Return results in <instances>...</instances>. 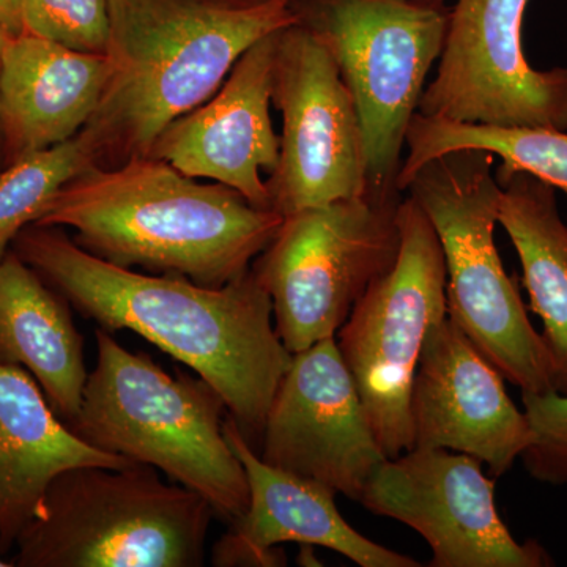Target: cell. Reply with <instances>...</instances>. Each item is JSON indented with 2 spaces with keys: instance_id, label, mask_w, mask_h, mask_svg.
Instances as JSON below:
<instances>
[{
  "instance_id": "obj_3",
  "label": "cell",
  "mask_w": 567,
  "mask_h": 567,
  "mask_svg": "<svg viewBox=\"0 0 567 567\" xmlns=\"http://www.w3.org/2000/svg\"><path fill=\"white\" fill-rule=\"evenodd\" d=\"M297 22L295 0H110V81L82 130L99 166L148 156L171 123L218 92L252 44Z\"/></svg>"
},
{
  "instance_id": "obj_22",
  "label": "cell",
  "mask_w": 567,
  "mask_h": 567,
  "mask_svg": "<svg viewBox=\"0 0 567 567\" xmlns=\"http://www.w3.org/2000/svg\"><path fill=\"white\" fill-rule=\"evenodd\" d=\"M92 164H99L95 145L81 132L0 171V262L18 234L35 223L52 197Z\"/></svg>"
},
{
  "instance_id": "obj_1",
  "label": "cell",
  "mask_w": 567,
  "mask_h": 567,
  "mask_svg": "<svg viewBox=\"0 0 567 567\" xmlns=\"http://www.w3.org/2000/svg\"><path fill=\"white\" fill-rule=\"evenodd\" d=\"M11 251L85 319L147 339L210 383L251 445L292 353L276 333L274 303L252 270L205 287L178 275L141 274L82 249L62 227H24Z\"/></svg>"
},
{
  "instance_id": "obj_29",
  "label": "cell",
  "mask_w": 567,
  "mask_h": 567,
  "mask_svg": "<svg viewBox=\"0 0 567 567\" xmlns=\"http://www.w3.org/2000/svg\"><path fill=\"white\" fill-rule=\"evenodd\" d=\"M0 167H3V153H2V148H0ZM2 171V169H0Z\"/></svg>"
},
{
  "instance_id": "obj_12",
  "label": "cell",
  "mask_w": 567,
  "mask_h": 567,
  "mask_svg": "<svg viewBox=\"0 0 567 567\" xmlns=\"http://www.w3.org/2000/svg\"><path fill=\"white\" fill-rule=\"evenodd\" d=\"M360 503L420 533L432 550L431 567L554 566L539 543L511 535L496 509L495 481L468 454L412 447L386 458Z\"/></svg>"
},
{
  "instance_id": "obj_6",
  "label": "cell",
  "mask_w": 567,
  "mask_h": 567,
  "mask_svg": "<svg viewBox=\"0 0 567 567\" xmlns=\"http://www.w3.org/2000/svg\"><path fill=\"white\" fill-rule=\"evenodd\" d=\"M495 156L457 151L424 164L409 194L434 226L445 256L446 312L522 393L555 390L550 358L495 245L502 186Z\"/></svg>"
},
{
  "instance_id": "obj_24",
  "label": "cell",
  "mask_w": 567,
  "mask_h": 567,
  "mask_svg": "<svg viewBox=\"0 0 567 567\" xmlns=\"http://www.w3.org/2000/svg\"><path fill=\"white\" fill-rule=\"evenodd\" d=\"M532 443L522 462L533 480L550 486L567 484V393H522Z\"/></svg>"
},
{
  "instance_id": "obj_23",
  "label": "cell",
  "mask_w": 567,
  "mask_h": 567,
  "mask_svg": "<svg viewBox=\"0 0 567 567\" xmlns=\"http://www.w3.org/2000/svg\"><path fill=\"white\" fill-rule=\"evenodd\" d=\"M24 32L73 50L104 54L110 0H24Z\"/></svg>"
},
{
  "instance_id": "obj_13",
  "label": "cell",
  "mask_w": 567,
  "mask_h": 567,
  "mask_svg": "<svg viewBox=\"0 0 567 567\" xmlns=\"http://www.w3.org/2000/svg\"><path fill=\"white\" fill-rule=\"evenodd\" d=\"M259 456L361 502L386 461L333 338L293 353L265 417Z\"/></svg>"
},
{
  "instance_id": "obj_20",
  "label": "cell",
  "mask_w": 567,
  "mask_h": 567,
  "mask_svg": "<svg viewBox=\"0 0 567 567\" xmlns=\"http://www.w3.org/2000/svg\"><path fill=\"white\" fill-rule=\"evenodd\" d=\"M498 224L509 235L522 265L529 309L543 320V338L555 390L567 393V224L557 194L525 173L499 174Z\"/></svg>"
},
{
  "instance_id": "obj_26",
  "label": "cell",
  "mask_w": 567,
  "mask_h": 567,
  "mask_svg": "<svg viewBox=\"0 0 567 567\" xmlns=\"http://www.w3.org/2000/svg\"><path fill=\"white\" fill-rule=\"evenodd\" d=\"M205 2L218 3V6L226 7H251L268 2V0H205Z\"/></svg>"
},
{
  "instance_id": "obj_17",
  "label": "cell",
  "mask_w": 567,
  "mask_h": 567,
  "mask_svg": "<svg viewBox=\"0 0 567 567\" xmlns=\"http://www.w3.org/2000/svg\"><path fill=\"white\" fill-rule=\"evenodd\" d=\"M110 74L106 54L28 32L10 35L0 59L3 167L81 133L99 110Z\"/></svg>"
},
{
  "instance_id": "obj_7",
  "label": "cell",
  "mask_w": 567,
  "mask_h": 567,
  "mask_svg": "<svg viewBox=\"0 0 567 567\" xmlns=\"http://www.w3.org/2000/svg\"><path fill=\"white\" fill-rule=\"evenodd\" d=\"M401 194L363 196L286 216L251 270L290 353L333 338L401 248Z\"/></svg>"
},
{
  "instance_id": "obj_8",
  "label": "cell",
  "mask_w": 567,
  "mask_h": 567,
  "mask_svg": "<svg viewBox=\"0 0 567 567\" xmlns=\"http://www.w3.org/2000/svg\"><path fill=\"white\" fill-rule=\"evenodd\" d=\"M298 14L333 55L357 104L368 193L402 194L395 181L406 132L442 54L450 11L429 0H316Z\"/></svg>"
},
{
  "instance_id": "obj_19",
  "label": "cell",
  "mask_w": 567,
  "mask_h": 567,
  "mask_svg": "<svg viewBox=\"0 0 567 567\" xmlns=\"http://www.w3.org/2000/svg\"><path fill=\"white\" fill-rule=\"evenodd\" d=\"M0 364L25 369L63 423L80 413L89 372L70 301L11 249L0 262Z\"/></svg>"
},
{
  "instance_id": "obj_28",
  "label": "cell",
  "mask_w": 567,
  "mask_h": 567,
  "mask_svg": "<svg viewBox=\"0 0 567 567\" xmlns=\"http://www.w3.org/2000/svg\"><path fill=\"white\" fill-rule=\"evenodd\" d=\"M13 566V563L7 561V559H3V557H0V567H10Z\"/></svg>"
},
{
  "instance_id": "obj_14",
  "label": "cell",
  "mask_w": 567,
  "mask_h": 567,
  "mask_svg": "<svg viewBox=\"0 0 567 567\" xmlns=\"http://www.w3.org/2000/svg\"><path fill=\"white\" fill-rule=\"evenodd\" d=\"M499 374L453 320L429 331L410 393L413 447H442L506 475L532 443L525 412Z\"/></svg>"
},
{
  "instance_id": "obj_2",
  "label": "cell",
  "mask_w": 567,
  "mask_h": 567,
  "mask_svg": "<svg viewBox=\"0 0 567 567\" xmlns=\"http://www.w3.org/2000/svg\"><path fill=\"white\" fill-rule=\"evenodd\" d=\"M282 221L229 186L137 156L117 166L92 164L33 224L73 229L82 249L118 267L219 289L251 270Z\"/></svg>"
},
{
  "instance_id": "obj_10",
  "label": "cell",
  "mask_w": 567,
  "mask_h": 567,
  "mask_svg": "<svg viewBox=\"0 0 567 567\" xmlns=\"http://www.w3.org/2000/svg\"><path fill=\"white\" fill-rule=\"evenodd\" d=\"M271 102L281 147L267 188L282 218L368 193L363 128L352 93L322 40L303 22L278 32Z\"/></svg>"
},
{
  "instance_id": "obj_25",
  "label": "cell",
  "mask_w": 567,
  "mask_h": 567,
  "mask_svg": "<svg viewBox=\"0 0 567 567\" xmlns=\"http://www.w3.org/2000/svg\"><path fill=\"white\" fill-rule=\"evenodd\" d=\"M0 28L9 35L24 32V0H0Z\"/></svg>"
},
{
  "instance_id": "obj_5",
  "label": "cell",
  "mask_w": 567,
  "mask_h": 567,
  "mask_svg": "<svg viewBox=\"0 0 567 567\" xmlns=\"http://www.w3.org/2000/svg\"><path fill=\"white\" fill-rule=\"evenodd\" d=\"M215 511L158 470L74 466L55 476L22 529L18 567H199Z\"/></svg>"
},
{
  "instance_id": "obj_11",
  "label": "cell",
  "mask_w": 567,
  "mask_h": 567,
  "mask_svg": "<svg viewBox=\"0 0 567 567\" xmlns=\"http://www.w3.org/2000/svg\"><path fill=\"white\" fill-rule=\"evenodd\" d=\"M529 0H457L417 112L498 128L567 130V66L533 69L522 28Z\"/></svg>"
},
{
  "instance_id": "obj_15",
  "label": "cell",
  "mask_w": 567,
  "mask_h": 567,
  "mask_svg": "<svg viewBox=\"0 0 567 567\" xmlns=\"http://www.w3.org/2000/svg\"><path fill=\"white\" fill-rule=\"evenodd\" d=\"M276 39L278 32L252 44L218 92L171 123L148 156L197 181L229 186L254 207L271 210L262 173H275L281 147L270 115Z\"/></svg>"
},
{
  "instance_id": "obj_18",
  "label": "cell",
  "mask_w": 567,
  "mask_h": 567,
  "mask_svg": "<svg viewBox=\"0 0 567 567\" xmlns=\"http://www.w3.org/2000/svg\"><path fill=\"white\" fill-rule=\"evenodd\" d=\"M130 464L74 435L25 369L0 364V557L17 546L55 476L74 466Z\"/></svg>"
},
{
  "instance_id": "obj_9",
  "label": "cell",
  "mask_w": 567,
  "mask_h": 567,
  "mask_svg": "<svg viewBox=\"0 0 567 567\" xmlns=\"http://www.w3.org/2000/svg\"><path fill=\"white\" fill-rule=\"evenodd\" d=\"M401 248L336 334L365 416L386 458L413 447L410 393L429 331L446 316L442 245L423 208L405 194L399 204Z\"/></svg>"
},
{
  "instance_id": "obj_16",
  "label": "cell",
  "mask_w": 567,
  "mask_h": 567,
  "mask_svg": "<svg viewBox=\"0 0 567 567\" xmlns=\"http://www.w3.org/2000/svg\"><path fill=\"white\" fill-rule=\"evenodd\" d=\"M224 435L244 465L249 505L213 547L215 566H286L284 543L323 547L361 567H420L357 532L339 513L333 488L267 464L227 413Z\"/></svg>"
},
{
  "instance_id": "obj_4",
  "label": "cell",
  "mask_w": 567,
  "mask_h": 567,
  "mask_svg": "<svg viewBox=\"0 0 567 567\" xmlns=\"http://www.w3.org/2000/svg\"><path fill=\"white\" fill-rule=\"evenodd\" d=\"M95 368L69 427L96 450L151 465L203 495L230 524L249 505L244 465L224 435L227 405L199 375L167 374L96 330Z\"/></svg>"
},
{
  "instance_id": "obj_21",
  "label": "cell",
  "mask_w": 567,
  "mask_h": 567,
  "mask_svg": "<svg viewBox=\"0 0 567 567\" xmlns=\"http://www.w3.org/2000/svg\"><path fill=\"white\" fill-rule=\"evenodd\" d=\"M486 151L502 159L496 173H525L567 196V130L498 128L425 117L416 112L405 136L399 192L429 162L457 151Z\"/></svg>"
},
{
  "instance_id": "obj_27",
  "label": "cell",
  "mask_w": 567,
  "mask_h": 567,
  "mask_svg": "<svg viewBox=\"0 0 567 567\" xmlns=\"http://www.w3.org/2000/svg\"><path fill=\"white\" fill-rule=\"evenodd\" d=\"M9 33H7L6 31H3L2 28H0V59H2L3 47H6L7 39H9ZM0 148H2V137H0Z\"/></svg>"
}]
</instances>
